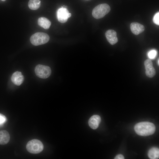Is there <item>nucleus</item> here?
I'll list each match as a JSON object with an SVG mask.
<instances>
[{"label":"nucleus","mask_w":159,"mask_h":159,"mask_svg":"<svg viewBox=\"0 0 159 159\" xmlns=\"http://www.w3.org/2000/svg\"><path fill=\"white\" fill-rule=\"evenodd\" d=\"M134 128L138 135L143 136L152 135L155 130V127L154 124L148 122H139L135 125Z\"/></svg>","instance_id":"obj_1"},{"label":"nucleus","mask_w":159,"mask_h":159,"mask_svg":"<svg viewBox=\"0 0 159 159\" xmlns=\"http://www.w3.org/2000/svg\"><path fill=\"white\" fill-rule=\"evenodd\" d=\"M49 37L47 34L42 32H37L32 35L30 38L31 43L34 45L38 46L47 43Z\"/></svg>","instance_id":"obj_2"},{"label":"nucleus","mask_w":159,"mask_h":159,"mask_svg":"<svg viewBox=\"0 0 159 159\" xmlns=\"http://www.w3.org/2000/svg\"><path fill=\"white\" fill-rule=\"evenodd\" d=\"M110 10V7L107 4H100L95 6L93 9L92 15L95 19H100L108 14Z\"/></svg>","instance_id":"obj_3"},{"label":"nucleus","mask_w":159,"mask_h":159,"mask_svg":"<svg viewBox=\"0 0 159 159\" xmlns=\"http://www.w3.org/2000/svg\"><path fill=\"white\" fill-rule=\"evenodd\" d=\"M26 148L29 152L35 154L41 152L43 149L44 146L40 140L34 139L28 142Z\"/></svg>","instance_id":"obj_4"},{"label":"nucleus","mask_w":159,"mask_h":159,"mask_svg":"<svg viewBox=\"0 0 159 159\" xmlns=\"http://www.w3.org/2000/svg\"><path fill=\"white\" fill-rule=\"evenodd\" d=\"M34 71L37 76L42 79L47 78L51 73V70L49 67L40 64L36 66Z\"/></svg>","instance_id":"obj_5"},{"label":"nucleus","mask_w":159,"mask_h":159,"mask_svg":"<svg viewBox=\"0 0 159 159\" xmlns=\"http://www.w3.org/2000/svg\"><path fill=\"white\" fill-rule=\"evenodd\" d=\"M69 13L68 10L66 8L63 7L59 8L57 12L58 21L61 23L66 22L69 18L68 16Z\"/></svg>","instance_id":"obj_6"},{"label":"nucleus","mask_w":159,"mask_h":159,"mask_svg":"<svg viewBox=\"0 0 159 159\" xmlns=\"http://www.w3.org/2000/svg\"><path fill=\"white\" fill-rule=\"evenodd\" d=\"M146 75L149 78L153 77L155 74V70L153 67V64L150 59H146L144 62Z\"/></svg>","instance_id":"obj_7"},{"label":"nucleus","mask_w":159,"mask_h":159,"mask_svg":"<svg viewBox=\"0 0 159 159\" xmlns=\"http://www.w3.org/2000/svg\"><path fill=\"white\" fill-rule=\"evenodd\" d=\"M105 35L107 41L111 45H114L118 42L117 33L114 30H107L105 32Z\"/></svg>","instance_id":"obj_8"},{"label":"nucleus","mask_w":159,"mask_h":159,"mask_svg":"<svg viewBox=\"0 0 159 159\" xmlns=\"http://www.w3.org/2000/svg\"><path fill=\"white\" fill-rule=\"evenodd\" d=\"M24 77L21 73L17 71L13 73L11 77V80L15 85H20L24 80Z\"/></svg>","instance_id":"obj_9"},{"label":"nucleus","mask_w":159,"mask_h":159,"mask_svg":"<svg viewBox=\"0 0 159 159\" xmlns=\"http://www.w3.org/2000/svg\"><path fill=\"white\" fill-rule=\"evenodd\" d=\"M101 121L100 116L97 115H94L90 118L88 121V124L92 129H96L99 126Z\"/></svg>","instance_id":"obj_10"},{"label":"nucleus","mask_w":159,"mask_h":159,"mask_svg":"<svg viewBox=\"0 0 159 159\" xmlns=\"http://www.w3.org/2000/svg\"><path fill=\"white\" fill-rule=\"evenodd\" d=\"M130 29L132 32L136 35H138L141 33L145 30V27L143 25L136 22H132L131 24Z\"/></svg>","instance_id":"obj_11"},{"label":"nucleus","mask_w":159,"mask_h":159,"mask_svg":"<svg viewBox=\"0 0 159 159\" xmlns=\"http://www.w3.org/2000/svg\"><path fill=\"white\" fill-rule=\"evenodd\" d=\"M10 136L9 132L5 130H0V145L7 144L9 141Z\"/></svg>","instance_id":"obj_12"},{"label":"nucleus","mask_w":159,"mask_h":159,"mask_svg":"<svg viewBox=\"0 0 159 159\" xmlns=\"http://www.w3.org/2000/svg\"><path fill=\"white\" fill-rule=\"evenodd\" d=\"M38 23L39 26L45 29H49L51 25L50 21L44 17L39 18L38 20Z\"/></svg>","instance_id":"obj_13"},{"label":"nucleus","mask_w":159,"mask_h":159,"mask_svg":"<svg viewBox=\"0 0 159 159\" xmlns=\"http://www.w3.org/2000/svg\"><path fill=\"white\" fill-rule=\"evenodd\" d=\"M148 156L151 159H158L159 157V149L155 147L150 148L148 151Z\"/></svg>","instance_id":"obj_14"},{"label":"nucleus","mask_w":159,"mask_h":159,"mask_svg":"<svg viewBox=\"0 0 159 159\" xmlns=\"http://www.w3.org/2000/svg\"><path fill=\"white\" fill-rule=\"evenodd\" d=\"M41 1L40 0H29L28 2V6L32 10L38 9L40 6Z\"/></svg>","instance_id":"obj_15"},{"label":"nucleus","mask_w":159,"mask_h":159,"mask_svg":"<svg viewBox=\"0 0 159 159\" xmlns=\"http://www.w3.org/2000/svg\"><path fill=\"white\" fill-rule=\"evenodd\" d=\"M157 52L155 50H152L150 51L148 53V57L150 59H154L156 55Z\"/></svg>","instance_id":"obj_16"},{"label":"nucleus","mask_w":159,"mask_h":159,"mask_svg":"<svg viewBox=\"0 0 159 159\" xmlns=\"http://www.w3.org/2000/svg\"><path fill=\"white\" fill-rule=\"evenodd\" d=\"M153 21L155 24L159 25V12L156 13L154 16Z\"/></svg>","instance_id":"obj_17"},{"label":"nucleus","mask_w":159,"mask_h":159,"mask_svg":"<svg viewBox=\"0 0 159 159\" xmlns=\"http://www.w3.org/2000/svg\"><path fill=\"white\" fill-rule=\"evenodd\" d=\"M6 117L2 114L0 113V126L3 125L6 121Z\"/></svg>","instance_id":"obj_18"},{"label":"nucleus","mask_w":159,"mask_h":159,"mask_svg":"<svg viewBox=\"0 0 159 159\" xmlns=\"http://www.w3.org/2000/svg\"><path fill=\"white\" fill-rule=\"evenodd\" d=\"M124 157L123 155L119 154L117 155L115 158V159H124Z\"/></svg>","instance_id":"obj_19"},{"label":"nucleus","mask_w":159,"mask_h":159,"mask_svg":"<svg viewBox=\"0 0 159 159\" xmlns=\"http://www.w3.org/2000/svg\"><path fill=\"white\" fill-rule=\"evenodd\" d=\"M68 16H69V18L71 16V13H69V14H68Z\"/></svg>","instance_id":"obj_20"},{"label":"nucleus","mask_w":159,"mask_h":159,"mask_svg":"<svg viewBox=\"0 0 159 159\" xmlns=\"http://www.w3.org/2000/svg\"><path fill=\"white\" fill-rule=\"evenodd\" d=\"M158 65H159V59H158Z\"/></svg>","instance_id":"obj_21"},{"label":"nucleus","mask_w":159,"mask_h":159,"mask_svg":"<svg viewBox=\"0 0 159 159\" xmlns=\"http://www.w3.org/2000/svg\"><path fill=\"white\" fill-rule=\"evenodd\" d=\"M1 0L3 1H6V0Z\"/></svg>","instance_id":"obj_22"},{"label":"nucleus","mask_w":159,"mask_h":159,"mask_svg":"<svg viewBox=\"0 0 159 159\" xmlns=\"http://www.w3.org/2000/svg\"></svg>","instance_id":"obj_23"}]
</instances>
